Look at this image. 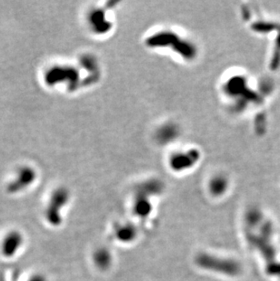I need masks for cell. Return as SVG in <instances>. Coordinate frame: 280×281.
Wrapping results in <instances>:
<instances>
[{
  "instance_id": "obj_1",
  "label": "cell",
  "mask_w": 280,
  "mask_h": 281,
  "mask_svg": "<svg viewBox=\"0 0 280 281\" xmlns=\"http://www.w3.org/2000/svg\"><path fill=\"white\" fill-rule=\"evenodd\" d=\"M145 45L149 49L170 52L184 61L191 62L198 56V48L191 39L172 29L156 30L146 37Z\"/></svg>"
},
{
  "instance_id": "obj_2",
  "label": "cell",
  "mask_w": 280,
  "mask_h": 281,
  "mask_svg": "<svg viewBox=\"0 0 280 281\" xmlns=\"http://www.w3.org/2000/svg\"><path fill=\"white\" fill-rule=\"evenodd\" d=\"M86 25L92 34L106 36L114 28V20L110 8L96 6L90 8L86 13Z\"/></svg>"
},
{
  "instance_id": "obj_3",
  "label": "cell",
  "mask_w": 280,
  "mask_h": 281,
  "mask_svg": "<svg viewBox=\"0 0 280 281\" xmlns=\"http://www.w3.org/2000/svg\"><path fill=\"white\" fill-rule=\"evenodd\" d=\"M199 151L197 149H186L176 151L169 159V168L175 172L190 170L198 164Z\"/></svg>"
},
{
  "instance_id": "obj_4",
  "label": "cell",
  "mask_w": 280,
  "mask_h": 281,
  "mask_svg": "<svg viewBox=\"0 0 280 281\" xmlns=\"http://www.w3.org/2000/svg\"><path fill=\"white\" fill-rule=\"evenodd\" d=\"M22 242L21 236L18 232H11L6 237L2 244V252L6 257H12L19 249Z\"/></svg>"
},
{
  "instance_id": "obj_5",
  "label": "cell",
  "mask_w": 280,
  "mask_h": 281,
  "mask_svg": "<svg viewBox=\"0 0 280 281\" xmlns=\"http://www.w3.org/2000/svg\"><path fill=\"white\" fill-rule=\"evenodd\" d=\"M116 235L121 241L128 242V241H132V239L135 238L136 231H135V228L131 226H125L117 230Z\"/></svg>"
},
{
  "instance_id": "obj_6",
  "label": "cell",
  "mask_w": 280,
  "mask_h": 281,
  "mask_svg": "<svg viewBox=\"0 0 280 281\" xmlns=\"http://www.w3.org/2000/svg\"><path fill=\"white\" fill-rule=\"evenodd\" d=\"M111 261V256L109 252H107L106 249H102L96 253L95 255V262L97 263V266L101 268H106L109 267Z\"/></svg>"
},
{
  "instance_id": "obj_7",
  "label": "cell",
  "mask_w": 280,
  "mask_h": 281,
  "mask_svg": "<svg viewBox=\"0 0 280 281\" xmlns=\"http://www.w3.org/2000/svg\"><path fill=\"white\" fill-rule=\"evenodd\" d=\"M31 281H44L43 279H42V278H41V277H35V278H33V279H32V280Z\"/></svg>"
}]
</instances>
